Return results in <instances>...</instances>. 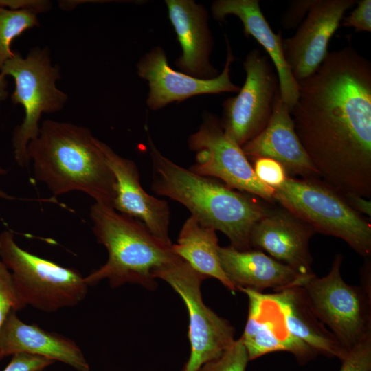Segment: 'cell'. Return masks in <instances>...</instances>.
Masks as SVG:
<instances>
[{"mask_svg":"<svg viewBox=\"0 0 371 371\" xmlns=\"http://www.w3.org/2000/svg\"><path fill=\"white\" fill-rule=\"evenodd\" d=\"M4 172H5V170L0 168V174L4 173ZM0 198L7 199H12V197L8 195L5 192L2 191L1 190H0Z\"/></svg>","mask_w":371,"mask_h":371,"instance_id":"33","label":"cell"},{"mask_svg":"<svg viewBox=\"0 0 371 371\" xmlns=\"http://www.w3.org/2000/svg\"><path fill=\"white\" fill-rule=\"evenodd\" d=\"M356 3V0H315L294 36L282 40L285 60L297 82L318 69L344 14Z\"/></svg>","mask_w":371,"mask_h":371,"instance_id":"13","label":"cell"},{"mask_svg":"<svg viewBox=\"0 0 371 371\" xmlns=\"http://www.w3.org/2000/svg\"><path fill=\"white\" fill-rule=\"evenodd\" d=\"M247 159L268 157L280 162L287 174L318 178L319 174L297 137L288 106L278 93L265 128L241 146Z\"/></svg>","mask_w":371,"mask_h":371,"instance_id":"17","label":"cell"},{"mask_svg":"<svg viewBox=\"0 0 371 371\" xmlns=\"http://www.w3.org/2000/svg\"><path fill=\"white\" fill-rule=\"evenodd\" d=\"M315 232L310 225L284 208H268L266 214L253 226L249 245L297 273L310 275L313 272L309 240Z\"/></svg>","mask_w":371,"mask_h":371,"instance_id":"15","label":"cell"},{"mask_svg":"<svg viewBox=\"0 0 371 371\" xmlns=\"http://www.w3.org/2000/svg\"><path fill=\"white\" fill-rule=\"evenodd\" d=\"M196 153L189 168L205 177L221 179L227 187L272 202L274 188L260 181L239 146L225 131L221 119L205 112L197 131L188 139Z\"/></svg>","mask_w":371,"mask_h":371,"instance_id":"10","label":"cell"},{"mask_svg":"<svg viewBox=\"0 0 371 371\" xmlns=\"http://www.w3.org/2000/svg\"><path fill=\"white\" fill-rule=\"evenodd\" d=\"M348 204L357 212L371 216V202L360 195L352 192L341 193Z\"/></svg>","mask_w":371,"mask_h":371,"instance_id":"32","label":"cell"},{"mask_svg":"<svg viewBox=\"0 0 371 371\" xmlns=\"http://www.w3.org/2000/svg\"><path fill=\"white\" fill-rule=\"evenodd\" d=\"M168 17L174 27L182 54L175 61L180 71L210 80L218 75L210 58L213 38L205 8L193 0H166Z\"/></svg>","mask_w":371,"mask_h":371,"instance_id":"18","label":"cell"},{"mask_svg":"<svg viewBox=\"0 0 371 371\" xmlns=\"http://www.w3.org/2000/svg\"><path fill=\"white\" fill-rule=\"evenodd\" d=\"M243 68L245 83L236 96L224 101L221 119L225 133L240 146L265 128L279 93L276 71L259 49L248 53Z\"/></svg>","mask_w":371,"mask_h":371,"instance_id":"11","label":"cell"},{"mask_svg":"<svg viewBox=\"0 0 371 371\" xmlns=\"http://www.w3.org/2000/svg\"><path fill=\"white\" fill-rule=\"evenodd\" d=\"M249 361L247 350L240 338L221 356L204 363L198 371H245Z\"/></svg>","mask_w":371,"mask_h":371,"instance_id":"25","label":"cell"},{"mask_svg":"<svg viewBox=\"0 0 371 371\" xmlns=\"http://www.w3.org/2000/svg\"><path fill=\"white\" fill-rule=\"evenodd\" d=\"M357 7L342 18V25L354 27L355 32H371V1H357Z\"/></svg>","mask_w":371,"mask_h":371,"instance_id":"30","label":"cell"},{"mask_svg":"<svg viewBox=\"0 0 371 371\" xmlns=\"http://www.w3.org/2000/svg\"><path fill=\"white\" fill-rule=\"evenodd\" d=\"M342 260L336 255L326 276L313 273L299 286L315 316L348 351L371 335V294L344 282Z\"/></svg>","mask_w":371,"mask_h":371,"instance_id":"8","label":"cell"},{"mask_svg":"<svg viewBox=\"0 0 371 371\" xmlns=\"http://www.w3.org/2000/svg\"><path fill=\"white\" fill-rule=\"evenodd\" d=\"M238 291L249 299L247 321L240 339L249 361L284 351L292 353L299 364L304 365L317 356L314 350L291 335L279 304L269 294L244 288Z\"/></svg>","mask_w":371,"mask_h":371,"instance_id":"14","label":"cell"},{"mask_svg":"<svg viewBox=\"0 0 371 371\" xmlns=\"http://www.w3.org/2000/svg\"><path fill=\"white\" fill-rule=\"evenodd\" d=\"M92 230L98 243L107 250V261L87 277L88 286L104 279L112 288L138 284L149 290L157 286L153 271L183 258L172 245L153 235L139 221L95 203L90 209Z\"/></svg>","mask_w":371,"mask_h":371,"instance_id":"4","label":"cell"},{"mask_svg":"<svg viewBox=\"0 0 371 371\" xmlns=\"http://www.w3.org/2000/svg\"><path fill=\"white\" fill-rule=\"evenodd\" d=\"M211 10L218 21L228 15L236 16L243 23L245 36H251L263 47L278 75L280 99L292 109L299 98L298 84L284 56L282 32H273L261 11L259 1L216 0Z\"/></svg>","mask_w":371,"mask_h":371,"instance_id":"19","label":"cell"},{"mask_svg":"<svg viewBox=\"0 0 371 371\" xmlns=\"http://www.w3.org/2000/svg\"><path fill=\"white\" fill-rule=\"evenodd\" d=\"M108 166L115 179V196L112 207L142 222L156 237L172 245L169 236L170 210L166 201L147 193L140 183L136 164L122 157L102 143Z\"/></svg>","mask_w":371,"mask_h":371,"instance_id":"16","label":"cell"},{"mask_svg":"<svg viewBox=\"0 0 371 371\" xmlns=\"http://www.w3.org/2000/svg\"><path fill=\"white\" fill-rule=\"evenodd\" d=\"M0 3V74L5 63L12 56L10 45L25 30L38 25L37 12L30 8L8 10ZM5 82L0 76V101L6 96Z\"/></svg>","mask_w":371,"mask_h":371,"instance_id":"24","label":"cell"},{"mask_svg":"<svg viewBox=\"0 0 371 371\" xmlns=\"http://www.w3.org/2000/svg\"><path fill=\"white\" fill-rule=\"evenodd\" d=\"M218 254L225 274L236 290L244 288L262 293L272 289L278 292L300 286L312 275H302L258 249L240 251L219 246Z\"/></svg>","mask_w":371,"mask_h":371,"instance_id":"20","label":"cell"},{"mask_svg":"<svg viewBox=\"0 0 371 371\" xmlns=\"http://www.w3.org/2000/svg\"><path fill=\"white\" fill-rule=\"evenodd\" d=\"M0 258L11 272L20 310L30 305L52 313L87 295L88 285L79 271L23 249L10 231L0 234Z\"/></svg>","mask_w":371,"mask_h":371,"instance_id":"6","label":"cell"},{"mask_svg":"<svg viewBox=\"0 0 371 371\" xmlns=\"http://www.w3.org/2000/svg\"><path fill=\"white\" fill-rule=\"evenodd\" d=\"M153 276L168 283L188 309L190 355L182 371H198L204 363L221 356L234 342L235 329L204 304L201 285L207 277L183 259L155 270Z\"/></svg>","mask_w":371,"mask_h":371,"instance_id":"9","label":"cell"},{"mask_svg":"<svg viewBox=\"0 0 371 371\" xmlns=\"http://www.w3.org/2000/svg\"><path fill=\"white\" fill-rule=\"evenodd\" d=\"M216 230L201 225L190 216L183 223L173 251L194 269L207 278H214L233 294L237 291L225 274L219 261Z\"/></svg>","mask_w":371,"mask_h":371,"instance_id":"23","label":"cell"},{"mask_svg":"<svg viewBox=\"0 0 371 371\" xmlns=\"http://www.w3.org/2000/svg\"><path fill=\"white\" fill-rule=\"evenodd\" d=\"M339 371H371V335L349 350Z\"/></svg>","mask_w":371,"mask_h":371,"instance_id":"27","label":"cell"},{"mask_svg":"<svg viewBox=\"0 0 371 371\" xmlns=\"http://www.w3.org/2000/svg\"><path fill=\"white\" fill-rule=\"evenodd\" d=\"M280 306L289 332L317 354L341 360L346 350L313 313L299 286L269 293Z\"/></svg>","mask_w":371,"mask_h":371,"instance_id":"22","label":"cell"},{"mask_svg":"<svg viewBox=\"0 0 371 371\" xmlns=\"http://www.w3.org/2000/svg\"><path fill=\"white\" fill-rule=\"evenodd\" d=\"M54 361L43 357L25 352L12 355L3 371H43Z\"/></svg>","mask_w":371,"mask_h":371,"instance_id":"29","label":"cell"},{"mask_svg":"<svg viewBox=\"0 0 371 371\" xmlns=\"http://www.w3.org/2000/svg\"><path fill=\"white\" fill-rule=\"evenodd\" d=\"M290 109L319 176L340 193L371 196V64L351 45L297 82Z\"/></svg>","mask_w":371,"mask_h":371,"instance_id":"1","label":"cell"},{"mask_svg":"<svg viewBox=\"0 0 371 371\" xmlns=\"http://www.w3.org/2000/svg\"><path fill=\"white\" fill-rule=\"evenodd\" d=\"M19 311L11 272L0 258V329L11 311ZM0 355V361L2 360Z\"/></svg>","mask_w":371,"mask_h":371,"instance_id":"26","label":"cell"},{"mask_svg":"<svg viewBox=\"0 0 371 371\" xmlns=\"http://www.w3.org/2000/svg\"><path fill=\"white\" fill-rule=\"evenodd\" d=\"M227 57L223 69L216 77L210 80L197 78L171 68L165 51L159 46L146 53L137 64L139 76L146 80L149 92L148 107L160 109L174 102H181L201 94H217L223 92L238 93L240 87L230 78L232 63L236 60L226 37Z\"/></svg>","mask_w":371,"mask_h":371,"instance_id":"12","label":"cell"},{"mask_svg":"<svg viewBox=\"0 0 371 371\" xmlns=\"http://www.w3.org/2000/svg\"><path fill=\"white\" fill-rule=\"evenodd\" d=\"M315 0H294L290 1L281 17V26L285 29H291L297 26L306 14H308Z\"/></svg>","mask_w":371,"mask_h":371,"instance_id":"31","label":"cell"},{"mask_svg":"<svg viewBox=\"0 0 371 371\" xmlns=\"http://www.w3.org/2000/svg\"><path fill=\"white\" fill-rule=\"evenodd\" d=\"M253 168L258 179L273 188L282 185L288 177L285 168L280 162L268 157L254 160Z\"/></svg>","mask_w":371,"mask_h":371,"instance_id":"28","label":"cell"},{"mask_svg":"<svg viewBox=\"0 0 371 371\" xmlns=\"http://www.w3.org/2000/svg\"><path fill=\"white\" fill-rule=\"evenodd\" d=\"M11 311L0 329V355L19 352L35 355L70 366L77 371H89L82 350L72 340L46 331L36 324H27Z\"/></svg>","mask_w":371,"mask_h":371,"instance_id":"21","label":"cell"},{"mask_svg":"<svg viewBox=\"0 0 371 371\" xmlns=\"http://www.w3.org/2000/svg\"><path fill=\"white\" fill-rule=\"evenodd\" d=\"M273 201L310 225L315 232L339 238L362 256H370V224L324 181L288 176L274 188Z\"/></svg>","mask_w":371,"mask_h":371,"instance_id":"5","label":"cell"},{"mask_svg":"<svg viewBox=\"0 0 371 371\" xmlns=\"http://www.w3.org/2000/svg\"><path fill=\"white\" fill-rule=\"evenodd\" d=\"M102 143L87 128L43 121L38 135L27 146L34 178L55 196L80 191L95 203L112 206L116 181Z\"/></svg>","mask_w":371,"mask_h":371,"instance_id":"2","label":"cell"},{"mask_svg":"<svg viewBox=\"0 0 371 371\" xmlns=\"http://www.w3.org/2000/svg\"><path fill=\"white\" fill-rule=\"evenodd\" d=\"M153 192L184 205L201 225L227 236L231 247L251 249L249 234L267 207L247 193L173 162L157 149L148 133Z\"/></svg>","mask_w":371,"mask_h":371,"instance_id":"3","label":"cell"},{"mask_svg":"<svg viewBox=\"0 0 371 371\" xmlns=\"http://www.w3.org/2000/svg\"><path fill=\"white\" fill-rule=\"evenodd\" d=\"M6 75L12 76L15 81L12 102L21 104L25 113L22 124L13 133L14 158L19 166L27 167V146L38 135L42 114L61 110L68 95L56 87L60 69L58 65L52 66L47 47L32 49L26 58L14 52L0 74L4 80Z\"/></svg>","mask_w":371,"mask_h":371,"instance_id":"7","label":"cell"}]
</instances>
